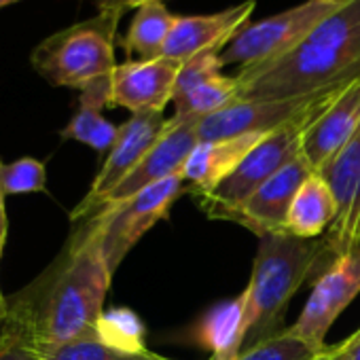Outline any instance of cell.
<instances>
[{
  "mask_svg": "<svg viewBox=\"0 0 360 360\" xmlns=\"http://www.w3.org/2000/svg\"><path fill=\"white\" fill-rule=\"evenodd\" d=\"M112 271L87 223L77 225L58 261L28 288L9 299L30 324L39 345L64 343L94 333Z\"/></svg>",
  "mask_w": 360,
  "mask_h": 360,
  "instance_id": "cell-1",
  "label": "cell"
},
{
  "mask_svg": "<svg viewBox=\"0 0 360 360\" xmlns=\"http://www.w3.org/2000/svg\"><path fill=\"white\" fill-rule=\"evenodd\" d=\"M360 77V0L320 22L282 58L242 68L238 100H295L349 85Z\"/></svg>",
  "mask_w": 360,
  "mask_h": 360,
  "instance_id": "cell-2",
  "label": "cell"
},
{
  "mask_svg": "<svg viewBox=\"0 0 360 360\" xmlns=\"http://www.w3.org/2000/svg\"><path fill=\"white\" fill-rule=\"evenodd\" d=\"M335 261L324 238H297L290 233L259 236L257 255L252 261L248 292V337L246 347L280 335L286 326L284 314L309 278V274L326 261Z\"/></svg>",
  "mask_w": 360,
  "mask_h": 360,
  "instance_id": "cell-3",
  "label": "cell"
},
{
  "mask_svg": "<svg viewBox=\"0 0 360 360\" xmlns=\"http://www.w3.org/2000/svg\"><path fill=\"white\" fill-rule=\"evenodd\" d=\"M121 15L100 11L96 18L64 28L41 41L30 53L32 68L56 87L85 89L87 85L112 77L115 37Z\"/></svg>",
  "mask_w": 360,
  "mask_h": 360,
  "instance_id": "cell-4",
  "label": "cell"
},
{
  "mask_svg": "<svg viewBox=\"0 0 360 360\" xmlns=\"http://www.w3.org/2000/svg\"><path fill=\"white\" fill-rule=\"evenodd\" d=\"M326 106L316 108L299 117L297 121L265 134L223 183L208 198L200 200L202 210L210 219L231 221L233 214L263 183H267L276 172H280L288 161H292L301 153L305 131Z\"/></svg>",
  "mask_w": 360,
  "mask_h": 360,
  "instance_id": "cell-5",
  "label": "cell"
},
{
  "mask_svg": "<svg viewBox=\"0 0 360 360\" xmlns=\"http://www.w3.org/2000/svg\"><path fill=\"white\" fill-rule=\"evenodd\" d=\"M185 191L187 187L183 176L174 174L153 187H146L138 195L117 206L104 208L85 221L94 229L112 274L127 257V252L142 240V236L150 231L159 221L169 217L172 206Z\"/></svg>",
  "mask_w": 360,
  "mask_h": 360,
  "instance_id": "cell-6",
  "label": "cell"
},
{
  "mask_svg": "<svg viewBox=\"0 0 360 360\" xmlns=\"http://www.w3.org/2000/svg\"><path fill=\"white\" fill-rule=\"evenodd\" d=\"M349 0H305V3L246 24L221 51L223 66L252 68L274 62L297 47L320 22L333 15Z\"/></svg>",
  "mask_w": 360,
  "mask_h": 360,
  "instance_id": "cell-7",
  "label": "cell"
},
{
  "mask_svg": "<svg viewBox=\"0 0 360 360\" xmlns=\"http://www.w3.org/2000/svg\"><path fill=\"white\" fill-rule=\"evenodd\" d=\"M345 87L347 85L295 100H236L223 110L200 119L198 138L200 142H208L246 134H269L316 108L330 104Z\"/></svg>",
  "mask_w": 360,
  "mask_h": 360,
  "instance_id": "cell-8",
  "label": "cell"
},
{
  "mask_svg": "<svg viewBox=\"0 0 360 360\" xmlns=\"http://www.w3.org/2000/svg\"><path fill=\"white\" fill-rule=\"evenodd\" d=\"M360 292V246L347 255L337 257L318 278L314 290L295 324L286 326V333L322 352L326 349V333L339 318V314Z\"/></svg>",
  "mask_w": 360,
  "mask_h": 360,
  "instance_id": "cell-9",
  "label": "cell"
},
{
  "mask_svg": "<svg viewBox=\"0 0 360 360\" xmlns=\"http://www.w3.org/2000/svg\"><path fill=\"white\" fill-rule=\"evenodd\" d=\"M165 121L167 119H163V112H138L131 115L119 127V136L112 148L108 150L104 165L94 178L87 195L79 202V206L70 214V221L75 225L85 223L96 214V210L106 200V195L142 161V157L157 142V138L165 127Z\"/></svg>",
  "mask_w": 360,
  "mask_h": 360,
  "instance_id": "cell-10",
  "label": "cell"
},
{
  "mask_svg": "<svg viewBox=\"0 0 360 360\" xmlns=\"http://www.w3.org/2000/svg\"><path fill=\"white\" fill-rule=\"evenodd\" d=\"M198 119H183L174 117L165 121V127L157 142L150 146V150L142 157V161L121 180V183L106 195V200L100 204L96 214L104 208L117 206L146 187H153L161 180L174 176L183 167L185 159L191 155V150L198 146ZM94 214V217H96Z\"/></svg>",
  "mask_w": 360,
  "mask_h": 360,
  "instance_id": "cell-11",
  "label": "cell"
},
{
  "mask_svg": "<svg viewBox=\"0 0 360 360\" xmlns=\"http://www.w3.org/2000/svg\"><path fill=\"white\" fill-rule=\"evenodd\" d=\"M320 174L337 200L335 223L324 233V240L337 259L360 246V127Z\"/></svg>",
  "mask_w": 360,
  "mask_h": 360,
  "instance_id": "cell-12",
  "label": "cell"
},
{
  "mask_svg": "<svg viewBox=\"0 0 360 360\" xmlns=\"http://www.w3.org/2000/svg\"><path fill=\"white\" fill-rule=\"evenodd\" d=\"M221 53L208 51L180 66L174 89V117L204 119L238 100L236 77L223 75Z\"/></svg>",
  "mask_w": 360,
  "mask_h": 360,
  "instance_id": "cell-13",
  "label": "cell"
},
{
  "mask_svg": "<svg viewBox=\"0 0 360 360\" xmlns=\"http://www.w3.org/2000/svg\"><path fill=\"white\" fill-rule=\"evenodd\" d=\"M255 9V0H246V3L208 15H178L165 41L161 58L185 64L191 58L208 51L221 53L231 43V39L248 24Z\"/></svg>",
  "mask_w": 360,
  "mask_h": 360,
  "instance_id": "cell-14",
  "label": "cell"
},
{
  "mask_svg": "<svg viewBox=\"0 0 360 360\" xmlns=\"http://www.w3.org/2000/svg\"><path fill=\"white\" fill-rule=\"evenodd\" d=\"M180 66L167 58L127 60L112 72L110 106L138 112H163L172 102Z\"/></svg>",
  "mask_w": 360,
  "mask_h": 360,
  "instance_id": "cell-15",
  "label": "cell"
},
{
  "mask_svg": "<svg viewBox=\"0 0 360 360\" xmlns=\"http://www.w3.org/2000/svg\"><path fill=\"white\" fill-rule=\"evenodd\" d=\"M311 172V165L303 153H299L246 200V204L233 214L231 223H240L257 233V238L265 233H284L295 195Z\"/></svg>",
  "mask_w": 360,
  "mask_h": 360,
  "instance_id": "cell-16",
  "label": "cell"
},
{
  "mask_svg": "<svg viewBox=\"0 0 360 360\" xmlns=\"http://www.w3.org/2000/svg\"><path fill=\"white\" fill-rule=\"evenodd\" d=\"M360 127V77L352 81L309 125L301 153L314 172H320Z\"/></svg>",
  "mask_w": 360,
  "mask_h": 360,
  "instance_id": "cell-17",
  "label": "cell"
},
{
  "mask_svg": "<svg viewBox=\"0 0 360 360\" xmlns=\"http://www.w3.org/2000/svg\"><path fill=\"white\" fill-rule=\"evenodd\" d=\"M263 136L265 134H246L225 140L198 142L178 172L185 180L187 191H191L198 200L208 198Z\"/></svg>",
  "mask_w": 360,
  "mask_h": 360,
  "instance_id": "cell-18",
  "label": "cell"
},
{
  "mask_svg": "<svg viewBox=\"0 0 360 360\" xmlns=\"http://www.w3.org/2000/svg\"><path fill=\"white\" fill-rule=\"evenodd\" d=\"M248 337V292L246 288L227 301L217 303L198 322L193 339L212 352L210 360H236Z\"/></svg>",
  "mask_w": 360,
  "mask_h": 360,
  "instance_id": "cell-19",
  "label": "cell"
},
{
  "mask_svg": "<svg viewBox=\"0 0 360 360\" xmlns=\"http://www.w3.org/2000/svg\"><path fill=\"white\" fill-rule=\"evenodd\" d=\"M110 89H112V77L100 79L87 85L85 89H81L79 108L75 117L68 121V125L60 131L62 140H75L87 144L98 153L112 148L119 136V127L112 125L102 115V110L110 106Z\"/></svg>",
  "mask_w": 360,
  "mask_h": 360,
  "instance_id": "cell-20",
  "label": "cell"
},
{
  "mask_svg": "<svg viewBox=\"0 0 360 360\" xmlns=\"http://www.w3.org/2000/svg\"><path fill=\"white\" fill-rule=\"evenodd\" d=\"M337 217V200L320 172H311L301 185L288 212L286 233L297 238H320Z\"/></svg>",
  "mask_w": 360,
  "mask_h": 360,
  "instance_id": "cell-21",
  "label": "cell"
},
{
  "mask_svg": "<svg viewBox=\"0 0 360 360\" xmlns=\"http://www.w3.org/2000/svg\"><path fill=\"white\" fill-rule=\"evenodd\" d=\"M176 18L178 15H174L165 7L163 0H150V3L138 7L129 24V30L123 39L125 53L136 60L161 58Z\"/></svg>",
  "mask_w": 360,
  "mask_h": 360,
  "instance_id": "cell-22",
  "label": "cell"
},
{
  "mask_svg": "<svg viewBox=\"0 0 360 360\" xmlns=\"http://www.w3.org/2000/svg\"><path fill=\"white\" fill-rule=\"evenodd\" d=\"M144 324L140 316L127 307L104 309L94 335L108 347L119 349L123 354H144L148 352L144 345Z\"/></svg>",
  "mask_w": 360,
  "mask_h": 360,
  "instance_id": "cell-23",
  "label": "cell"
},
{
  "mask_svg": "<svg viewBox=\"0 0 360 360\" xmlns=\"http://www.w3.org/2000/svg\"><path fill=\"white\" fill-rule=\"evenodd\" d=\"M41 360H172L155 352L144 354H123L104 345L94 333L53 345H39Z\"/></svg>",
  "mask_w": 360,
  "mask_h": 360,
  "instance_id": "cell-24",
  "label": "cell"
},
{
  "mask_svg": "<svg viewBox=\"0 0 360 360\" xmlns=\"http://www.w3.org/2000/svg\"><path fill=\"white\" fill-rule=\"evenodd\" d=\"M0 183H3L5 195L43 193L47 187L45 163L34 157H22L13 163H3Z\"/></svg>",
  "mask_w": 360,
  "mask_h": 360,
  "instance_id": "cell-25",
  "label": "cell"
},
{
  "mask_svg": "<svg viewBox=\"0 0 360 360\" xmlns=\"http://www.w3.org/2000/svg\"><path fill=\"white\" fill-rule=\"evenodd\" d=\"M324 352V349H322ZM307 343L299 341L297 337L288 335L286 328L261 343H255L250 347H244L236 360H318L322 354Z\"/></svg>",
  "mask_w": 360,
  "mask_h": 360,
  "instance_id": "cell-26",
  "label": "cell"
},
{
  "mask_svg": "<svg viewBox=\"0 0 360 360\" xmlns=\"http://www.w3.org/2000/svg\"><path fill=\"white\" fill-rule=\"evenodd\" d=\"M0 360H41L39 343L26 318L11 309L9 320L0 333Z\"/></svg>",
  "mask_w": 360,
  "mask_h": 360,
  "instance_id": "cell-27",
  "label": "cell"
},
{
  "mask_svg": "<svg viewBox=\"0 0 360 360\" xmlns=\"http://www.w3.org/2000/svg\"><path fill=\"white\" fill-rule=\"evenodd\" d=\"M330 360H360V328L339 345H330Z\"/></svg>",
  "mask_w": 360,
  "mask_h": 360,
  "instance_id": "cell-28",
  "label": "cell"
},
{
  "mask_svg": "<svg viewBox=\"0 0 360 360\" xmlns=\"http://www.w3.org/2000/svg\"><path fill=\"white\" fill-rule=\"evenodd\" d=\"M98 5L100 11H106V13H117L123 18V13L127 11H136L138 7L150 3V0H94Z\"/></svg>",
  "mask_w": 360,
  "mask_h": 360,
  "instance_id": "cell-29",
  "label": "cell"
},
{
  "mask_svg": "<svg viewBox=\"0 0 360 360\" xmlns=\"http://www.w3.org/2000/svg\"><path fill=\"white\" fill-rule=\"evenodd\" d=\"M7 231H9L7 210H0V257H3V248H5V242H7Z\"/></svg>",
  "mask_w": 360,
  "mask_h": 360,
  "instance_id": "cell-30",
  "label": "cell"
},
{
  "mask_svg": "<svg viewBox=\"0 0 360 360\" xmlns=\"http://www.w3.org/2000/svg\"><path fill=\"white\" fill-rule=\"evenodd\" d=\"M7 320H9V299L0 290V333H3Z\"/></svg>",
  "mask_w": 360,
  "mask_h": 360,
  "instance_id": "cell-31",
  "label": "cell"
},
{
  "mask_svg": "<svg viewBox=\"0 0 360 360\" xmlns=\"http://www.w3.org/2000/svg\"><path fill=\"white\" fill-rule=\"evenodd\" d=\"M0 167H3V163H0ZM5 191H3V183H0V210H5Z\"/></svg>",
  "mask_w": 360,
  "mask_h": 360,
  "instance_id": "cell-32",
  "label": "cell"
},
{
  "mask_svg": "<svg viewBox=\"0 0 360 360\" xmlns=\"http://www.w3.org/2000/svg\"><path fill=\"white\" fill-rule=\"evenodd\" d=\"M318 360H330V345H328V347L318 356Z\"/></svg>",
  "mask_w": 360,
  "mask_h": 360,
  "instance_id": "cell-33",
  "label": "cell"
},
{
  "mask_svg": "<svg viewBox=\"0 0 360 360\" xmlns=\"http://www.w3.org/2000/svg\"><path fill=\"white\" fill-rule=\"evenodd\" d=\"M13 3H20V0H0V9L7 7V5H13Z\"/></svg>",
  "mask_w": 360,
  "mask_h": 360,
  "instance_id": "cell-34",
  "label": "cell"
},
{
  "mask_svg": "<svg viewBox=\"0 0 360 360\" xmlns=\"http://www.w3.org/2000/svg\"><path fill=\"white\" fill-rule=\"evenodd\" d=\"M163 3H165V0H163Z\"/></svg>",
  "mask_w": 360,
  "mask_h": 360,
  "instance_id": "cell-35",
  "label": "cell"
}]
</instances>
